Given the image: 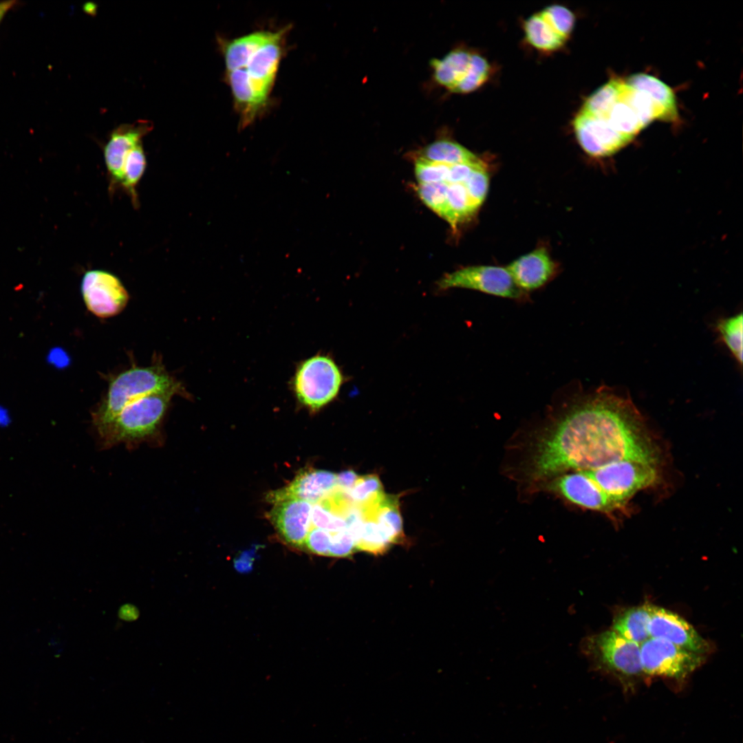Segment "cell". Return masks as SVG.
Returning <instances> with one entry per match:
<instances>
[{
	"label": "cell",
	"instance_id": "cell-38",
	"mask_svg": "<svg viewBox=\"0 0 743 743\" xmlns=\"http://www.w3.org/2000/svg\"><path fill=\"white\" fill-rule=\"evenodd\" d=\"M19 1L15 0L3 1L0 2V25L6 15L10 10L17 6Z\"/></svg>",
	"mask_w": 743,
	"mask_h": 743
},
{
	"label": "cell",
	"instance_id": "cell-37",
	"mask_svg": "<svg viewBox=\"0 0 743 743\" xmlns=\"http://www.w3.org/2000/svg\"><path fill=\"white\" fill-rule=\"evenodd\" d=\"M358 475L353 471L349 470L340 473L337 475V486L345 492H348L354 486Z\"/></svg>",
	"mask_w": 743,
	"mask_h": 743
},
{
	"label": "cell",
	"instance_id": "cell-23",
	"mask_svg": "<svg viewBox=\"0 0 743 743\" xmlns=\"http://www.w3.org/2000/svg\"><path fill=\"white\" fill-rule=\"evenodd\" d=\"M649 617L650 604L628 608L614 618L612 630L622 637L640 645L649 638Z\"/></svg>",
	"mask_w": 743,
	"mask_h": 743
},
{
	"label": "cell",
	"instance_id": "cell-16",
	"mask_svg": "<svg viewBox=\"0 0 743 743\" xmlns=\"http://www.w3.org/2000/svg\"><path fill=\"white\" fill-rule=\"evenodd\" d=\"M552 489L573 504L587 508L609 511L620 506L583 471L561 475L552 483Z\"/></svg>",
	"mask_w": 743,
	"mask_h": 743
},
{
	"label": "cell",
	"instance_id": "cell-15",
	"mask_svg": "<svg viewBox=\"0 0 743 743\" xmlns=\"http://www.w3.org/2000/svg\"><path fill=\"white\" fill-rule=\"evenodd\" d=\"M336 487V474L324 470L309 469L299 473L287 486L270 492L268 498L273 504L287 499H299L314 504Z\"/></svg>",
	"mask_w": 743,
	"mask_h": 743
},
{
	"label": "cell",
	"instance_id": "cell-32",
	"mask_svg": "<svg viewBox=\"0 0 743 743\" xmlns=\"http://www.w3.org/2000/svg\"><path fill=\"white\" fill-rule=\"evenodd\" d=\"M448 182L419 184L417 192L422 202L444 219L446 212Z\"/></svg>",
	"mask_w": 743,
	"mask_h": 743
},
{
	"label": "cell",
	"instance_id": "cell-26",
	"mask_svg": "<svg viewBox=\"0 0 743 743\" xmlns=\"http://www.w3.org/2000/svg\"><path fill=\"white\" fill-rule=\"evenodd\" d=\"M478 209L471 201L464 182H448L444 219L454 230L459 224L471 218Z\"/></svg>",
	"mask_w": 743,
	"mask_h": 743
},
{
	"label": "cell",
	"instance_id": "cell-33",
	"mask_svg": "<svg viewBox=\"0 0 743 743\" xmlns=\"http://www.w3.org/2000/svg\"><path fill=\"white\" fill-rule=\"evenodd\" d=\"M450 165L417 158L415 175L419 184L447 182Z\"/></svg>",
	"mask_w": 743,
	"mask_h": 743
},
{
	"label": "cell",
	"instance_id": "cell-3",
	"mask_svg": "<svg viewBox=\"0 0 743 743\" xmlns=\"http://www.w3.org/2000/svg\"><path fill=\"white\" fill-rule=\"evenodd\" d=\"M173 388L182 387L162 363L127 369L111 381L105 397L92 414L94 424L96 429L102 427L131 402Z\"/></svg>",
	"mask_w": 743,
	"mask_h": 743
},
{
	"label": "cell",
	"instance_id": "cell-2",
	"mask_svg": "<svg viewBox=\"0 0 743 743\" xmlns=\"http://www.w3.org/2000/svg\"><path fill=\"white\" fill-rule=\"evenodd\" d=\"M182 391V388H173L151 393L127 405L109 422L96 429L103 445L134 446L158 438L170 402Z\"/></svg>",
	"mask_w": 743,
	"mask_h": 743
},
{
	"label": "cell",
	"instance_id": "cell-1",
	"mask_svg": "<svg viewBox=\"0 0 743 743\" xmlns=\"http://www.w3.org/2000/svg\"><path fill=\"white\" fill-rule=\"evenodd\" d=\"M655 447L629 398L602 386L578 395L536 444L530 475L544 479L624 460L656 464Z\"/></svg>",
	"mask_w": 743,
	"mask_h": 743
},
{
	"label": "cell",
	"instance_id": "cell-21",
	"mask_svg": "<svg viewBox=\"0 0 743 743\" xmlns=\"http://www.w3.org/2000/svg\"><path fill=\"white\" fill-rule=\"evenodd\" d=\"M275 32L257 31L221 43L226 72L244 67L250 57L273 37Z\"/></svg>",
	"mask_w": 743,
	"mask_h": 743
},
{
	"label": "cell",
	"instance_id": "cell-29",
	"mask_svg": "<svg viewBox=\"0 0 743 743\" xmlns=\"http://www.w3.org/2000/svg\"><path fill=\"white\" fill-rule=\"evenodd\" d=\"M491 66L482 56L473 53L466 76L454 89L453 93L468 94L480 87L489 78Z\"/></svg>",
	"mask_w": 743,
	"mask_h": 743
},
{
	"label": "cell",
	"instance_id": "cell-31",
	"mask_svg": "<svg viewBox=\"0 0 743 743\" xmlns=\"http://www.w3.org/2000/svg\"><path fill=\"white\" fill-rule=\"evenodd\" d=\"M347 493L355 505H361L375 499L384 493V491L378 476L371 474L358 476L352 488Z\"/></svg>",
	"mask_w": 743,
	"mask_h": 743
},
{
	"label": "cell",
	"instance_id": "cell-18",
	"mask_svg": "<svg viewBox=\"0 0 743 743\" xmlns=\"http://www.w3.org/2000/svg\"><path fill=\"white\" fill-rule=\"evenodd\" d=\"M603 120L615 131L632 140L647 126L640 111L636 89L625 80H621L616 98Z\"/></svg>",
	"mask_w": 743,
	"mask_h": 743
},
{
	"label": "cell",
	"instance_id": "cell-30",
	"mask_svg": "<svg viewBox=\"0 0 743 743\" xmlns=\"http://www.w3.org/2000/svg\"><path fill=\"white\" fill-rule=\"evenodd\" d=\"M549 25L567 40L574 26L575 18L570 10L561 5H551L539 12Z\"/></svg>",
	"mask_w": 743,
	"mask_h": 743
},
{
	"label": "cell",
	"instance_id": "cell-12",
	"mask_svg": "<svg viewBox=\"0 0 743 743\" xmlns=\"http://www.w3.org/2000/svg\"><path fill=\"white\" fill-rule=\"evenodd\" d=\"M288 29L285 27L276 31L273 37L263 44L243 67L253 90L266 102L269 101L283 54L282 44Z\"/></svg>",
	"mask_w": 743,
	"mask_h": 743
},
{
	"label": "cell",
	"instance_id": "cell-13",
	"mask_svg": "<svg viewBox=\"0 0 743 743\" xmlns=\"http://www.w3.org/2000/svg\"><path fill=\"white\" fill-rule=\"evenodd\" d=\"M153 129L149 120H138L116 127L104 147L105 162L109 178V189L112 193L119 187L122 169L128 153Z\"/></svg>",
	"mask_w": 743,
	"mask_h": 743
},
{
	"label": "cell",
	"instance_id": "cell-34",
	"mask_svg": "<svg viewBox=\"0 0 743 743\" xmlns=\"http://www.w3.org/2000/svg\"><path fill=\"white\" fill-rule=\"evenodd\" d=\"M311 523L312 527L325 529L330 532L347 529L345 519L336 515L322 502L312 504Z\"/></svg>",
	"mask_w": 743,
	"mask_h": 743
},
{
	"label": "cell",
	"instance_id": "cell-27",
	"mask_svg": "<svg viewBox=\"0 0 743 743\" xmlns=\"http://www.w3.org/2000/svg\"><path fill=\"white\" fill-rule=\"evenodd\" d=\"M146 166V157L140 142L128 153L123 163L119 185L130 197L134 206L138 204L136 187L144 174Z\"/></svg>",
	"mask_w": 743,
	"mask_h": 743
},
{
	"label": "cell",
	"instance_id": "cell-25",
	"mask_svg": "<svg viewBox=\"0 0 743 743\" xmlns=\"http://www.w3.org/2000/svg\"><path fill=\"white\" fill-rule=\"evenodd\" d=\"M524 31L528 43L543 52L556 51L566 41L555 32L539 12L532 14L525 21Z\"/></svg>",
	"mask_w": 743,
	"mask_h": 743
},
{
	"label": "cell",
	"instance_id": "cell-6",
	"mask_svg": "<svg viewBox=\"0 0 743 743\" xmlns=\"http://www.w3.org/2000/svg\"><path fill=\"white\" fill-rule=\"evenodd\" d=\"M437 284L442 290L455 288H466L515 300L527 297L516 286L507 268L501 266H466L446 274Z\"/></svg>",
	"mask_w": 743,
	"mask_h": 743
},
{
	"label": "cell",
	"instance_id": "cell-14",
	"mask_svg": "<svg viewBox=\"0 0 743 743\" xmlns=\"http://www.w3.org/2000/svg\"><path fill=\"white\" fill-rule=\"evenodd\" d=\"M312 509L306 501L287 499L274 503L269 517L282 539L301 548L312 527Z\"/></svg>",
	"mask_w": 743,
	"mask_h": 743
},
{
	"label": "cell",
	"instance_id": "cell-35",
	"mask_svg": "<svg viewBox=\"0 0 743 743\" xmlns=\"http://www.w3.org/2000/svg\"><path fill=\"white\" fill-rule=\"evenodd\" d=\"M330 533L331 541L328 556L346 557L352 555L354 550H356L354 539L347 529L330 532Z\"/></svg>",
	"mask_w": 743,
	"mask_h": 743
},
{
	"label": "cell",
	"instance_id": "cell-4",
	"mask_svg": "<svg viewBox=\"0 0 743 743\" xmlns=\"http://www.w3.org/2000/svg\"><path fill=\"white\" fill-rule=\"evenodd\" d=\"M343 374L330 355L317 353L299 362L290 380L297 401L310 412H317L338 395Z\"/></svg>",
	"mask_w": 743,
	"mask_h": 743
},
{
	"label": "cell",
	"instance_id": "cell-20",
	"mask_svg": "<svg viewBox=\"0 0 743 743\" xmlns=\"http://www.w3.org/2000/svg\"><path fill=\"white\" fill-rule=\"evenodd\" d=\"M473 53L462 48L451 50L441 58L430 61L435 81L453 92L466 76Z\"/></svg>",
	"mask_w": 743,
	"mask_h": 743
},
{
	"label": "cell",
	"instance_id": "cell-5",
	"mask_svg": "<svg viewBox=\"0 0 743 743\" xmlns=\"http://www.w3.org/2000/svg\"><path fill=\"white\" fill-rule=\"evenodd\" d=\"M612 501L622 506L637 491L655 483L656 464L624 460L583 471Z\"/></svg>",
	"mask_w": 743,
	"mask_h": 743
},
{
	"label": "cell",
	"instance_id": "cell-7",
	"mask_svg": "<svg viewBox=\"0 0 743 743\" xmlns=\"http://www.w3.org/2000/svg\"><path fill=\"white\" fill-rule=\"evenodd\" d=\"M643 672L682 679L704 661V655L686 650L667 640L649 637L640 645Z\"/></svg>",
	"mask_w": 743,
	"mask_h": 743
},
{
	"label": "cell",
	"instance_id": "cell-28",
	"mask_svg": "<svg viewBox=\"0 0 743 743\" xmlns=\"http://www.w3.org/2000/svg\"><path fill=\"white\" fill-rule=\"evenodd\" d=\"M742 314L720 319L715 324L720 341L729 349L737 364L742 365Z\"/></svg>",
	"mask_w": 743,
	"mask_h": 743
},
{
	"label": "cell",
	"instance_id": "cell-10",
	"mask_svg": "<svg viewBox=\"0 0 743 743\" xmlns=\"http://www.w3.org/2000/svg\"><path fill=\"white\" fill-rule=\"evenodd\" d=\"M649 637L667 640L686 650L704 655L709 644L694 627L676 613L650 604Z\"/></svg>",
	"mask_w": 743,
	"mask_h": 743
},
{
	"label": "cell",
	"instance_id": "cell-36",
	"mask_svg": "<svg viewBox=\"0 0 743 743\" xmlns=\"http://www.w3.org/2000/svg\"><path fill=\"white\" fill-rule=\"evenodd\" d=\"M331 541V533L325 529L312 527L305 539L303 547L317 555L328 556Z\"/></svg>",
	"mask_w": 743,
	"mask_h": 743
},
{
	"label": "cell",
	"instance_id": "cell-11",
	"mask_svg": "<svg viewBox=\"0 0 743 743\" xmlns=\"http://www.w3.org/2000/svg\"><path fill=\"white\" fill-rule=\"evenodd\" d=\"M572 126L579 145L593 157L614 154L632 140L615 131L605 120L581 110L574 117Z\"/></svg>",
	"mask_w": 743,
	"mask_h": 743
},
{
	"label": "cell",
	"instance_id": "cell-17",
	"mask_svg": "<svg viewBox=\"0 0 743 743\" xmlns=\"http://www.w3.org/2000/svg\"><path fill=\"white\" fill-rule=\"evenodd\" d=\"M506 268L516 286L526 294L546 285L557 270L555 261L543 247L522 255Z\"/></svg>",
	"mask_w": 743,
	"mask_h": 743
},
{
	"label": "cell",
	"instance_id": "cell-22",
	"mask_svg": "<svg viewBox=\"0 0 743 743\" xmlns=\"http://www.w3.org/2000/svg\"><path fill=\"white\" fill-rule=\"evenodd\" d=\"M629 85L646 93L665 112L667 121H676L678 117L676 99L671 88L656 77L643 73L630 76Z\"/></svg>",
	"mask_w": 743,
	"mask_h": 743
},
{
	"label": "cell",
	"instance_id": "cell-8",
	"mask_svg": "<svg viewBox=\"0 0 743 743\" xmlns=\"http://www.w3.org/2000/svg\"><path fill=\"white\" fill-rule=\"evenodd\" d=\"M583 649L607 669L623 676L643 673L640 658V645L630 641L612 629L589 637Z\"/></svg>",
	"mask_w": 743,
	"mask_h": 743
},
{
	"label": "cell",
	"instance_id": "cell-9",
	"mask_svg": "<svg viewBox=\"0 0 743 743\" xmlns=\"http://www.w3.org/2000/svg\"><path fill=\"white\" fill-rule=\"evenodd\" d=\"M80 289L87 309L100 318L111 317L121 312L129 298L120 280L103 270L87 271Z\"/></svg>",
	"mask_w": 743,
	"mask_h": 743
},
{
	"label": "cell",
	"instance_id": "cell-19",
	"mask_svg": "<svg viewBox=\"0 0 743 743\" xmlns=\"http://www.w3.org/2000/svg\"><path fill=\"white\" fill-rule=\"evenodd\" d=\"M226 78L239 116L240 127H246L263 111L268 103L261 100L252 89L244 69L228 72Z\"/></svg>",
	"mask_w": 743,
	"mask_h": 743
},
{
	"label": "cell",
	"instance_id": "cell-24",
	"mask_svg": "<svg viewBox=\"0 0 743 743\" xmlns=\"http://www.w3.org/2000/svg\"><path fill=\"white\" fill-rule=\"evenodd\" d=\"M418 158L448 165L481 160L460 144L447 139H440L429 144L419 152Z\"/></svg>",
	"mask_w": 743,
	"mask_h": 743
}]
</instances>
